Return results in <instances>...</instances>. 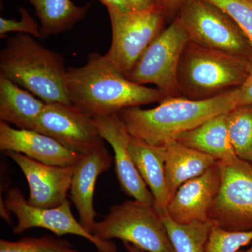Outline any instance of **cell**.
I'll return each instance as SVG.
<instances>
[{"instance_id": "6da1fadb", "label": "cell", "mask_w": 252, "mask_h": 252, "mask_svg": "<svg viewBox=\"0 0 252 252\" xmlns=\"http://www.w3.org/2000/svg\"><path fill=\"white\" fill-rule=\"evenodd\" d=\"M66 89L73 105L93 117L117 114L130 107L160 102L161 91L127 79L107 55L93 53L80 67H68Z\"/></svg>"}, {"instance_id": "7a4b0ae2", "label": "cell", "mask_w": 252, "mask_h": 252, "mask_svg": "<svg viewBox=\"0 0 252 252\" xmlns=\"http://www.w3.org/2000/svg\"><path fill=\"white\" fill-rule=\"evenodd\" d=\"M238 88L205 99L166 97L154 108L140 107L117 113L131 137L156 147H165L184 132L238 107Z\"/></svg>"}, {"instance_id": "3957f363", "label": "cell", "mask_w": 252, "mask_h": 252, "mask_svg": "<svg viewBox=\"0 0 252 252\" xmlns=\"http://www.w3.org/2000/svg\"><path fill=\"white\" fill-rule=\"evenodd\" d=\"M67 68L62 54L28 34L8 37L0 52V75L45 103L72 104L65 85Z\"/></svg>"}, {"instance_id": "277c9868", "label": "cell", "mask_w": 252, "mask_h": 252, "mask_svg": "<svg viewBox=\"0 0 252 252\" xmlns=\"http://www.w3.org/2000/svg\"><path fill=\"white\" fill-rule=\"evenodd\" d=\"M252 67L250 60L189 41L179 66L181 96L205 99L236 89L247 80Z\"/></svg>"}, {"instance_id": "5b68a950", "label": "cell", "mask_w": 252, "mask_h": 252, "mask_svg": "<svg viewBox=\"0 0 252 252\" xmlns=\"http://www.w3.org/2000/svg\"><path fill=\"white\" fill-rule=\"evenodd\" d=\"M91 233L101 240L119 239L147 252H175L162 215L154 206L135 200L111 207Z\"/></svg>"}, {"instance_id": "8992f818", "label": "cell", "mask_w": 252, "mask_h": 252, "mask_svg": "<svg viewBox=\"0 0 252 252\" xmlns=\"http://www.w3.org/2000/svg\"><path fill=\"white\" fill-rule=\"evenodd\" d=\"M177 17L194 44L252 61V47L246 36L215 5L205 0H186Z\"/></svg>"}, {"instance_id": "52a82bcc", "label": "cell", "mask_w": 252, "mask_h": 252, "mask_svg": "<svg viewBox=\"0 0 252 252\" xmlns=\"http://www.w3.org/2000/svg\"><path fill=\"white\" fill-rule=\"evenodd\" d=\"M189 41L187 31L177 16L144 51L127 79L140 85L153 84L166 97L181 96L179 66Z\"/></svg>"}, {"instance_id": "ba28073f", "label": "cell", "mask_w": 252, "mask_h": 252, "mask_svg": "<svg viewBox=\"0 0 252 252\" xmlns=\"http://www.w3.org/2000/svg\"><path fill=\"white\" fill-rule=\"evenodd\" d=\"M107 11L112 39L106 55L127 77L144 51L162 31L166 15L160 6L142 11Z\"/></svg>"}, {"instance_id": "9c48e42d", "label": "cell", "mask_w": 252, "mask_h": 252, "mask_svg": "<svg viewBox=\"0 0 252 252\" xmlns=\"http://www.w3.org/2000/svg\"><path fill=\"white\" fill-rule=\"evenodd\" d=\"M218 164L221 181L209 220L225 230H252V164L240 158Z\"/></svg>"}, {"instance_id": "30bf717a", "label": "cell", "mask_w": 252, "mask_h": 252, "mask_svg": "<svg viewBox=\"0 0 252 252\" xmlns=\"http://www.w3.org/2000/svg\"><path fill=\"white\" fill-rule=\"evenodd\" d=\"M4 204L17 219V224L13 229L15 234H21L33 228H42L59 237L74 235L85 238L98 252H118L114 242L97 238L74 218L67 199L59 206L40 208L30 205L19 189L12 188L8 191Z\"/></svg>"}, {"instance_id": "8fae6325", "label": "cell", "mask_w": 252, "mask_h": 252, "mask_svg": "<svg viewBox=\"0 0 252 252\" xmlns=\"http://www.w3.org/2000/svg\"><path fill=\"white\" fill-rule=\"evenodd\" d=\"M33 130L52 137L81 155L105 147L94 117L73 104L46 103Z\"/></svg>"}, {"instance_id": "7c38bea8", "label": "cell", "mask_w": 252, "mask_h": 252, "mask_svg": "<svg viewBox=\"0 0 252 252\" xmlns=\"http://www.w3.org/2000/svg\"><path fill=\"white\" fill-rule=\"evenodd\" d=\"M14 160L28 182L30 205L40 208L59 206L67 200L74 166H56L36 161L22 154L4 152Z\"/></svg>"}, {"instance_id": "4fadbf2b", "label": "cell", "mask_w": 252, "mask_h": 252, "mask_svg": "<svg viewBox=\"0 0 252 252\" xmlns=\"http://www.w3.org/2000/svg\"><path fill=\"white\" fill-rule=\"evenodd\" d=\"M99 135L114 152L115 172L123 191L137 201L154 206V198L137 171L128 151L130 135L117 114L94 117Z\"/></svg>"}, {"instance_id": "5bb4252c", "label": "cell", "mask_w": 252, "mask_h": 252, "mask_svg": "<svg viewBox=\"0 0 252 252\" xmlns=\"http://www.w3.org/2000/svg\"><path fill=\"white\" fill-rule=\"evenodd\" d=\"M221 174L218 162L203 175L187 181L170 199L166 214L181 223L209 220V213L220 191Z\"/></svg>"}, {"instance_id": "9a60e30c", "label": "cell", "mask_w": 252, "mask_h": 252, "mask_svg": "<svg viewBox=\"0 0 252 252\" xmlns=\"http://www.w3.org/2000/svg\"><path fill=\"white\" fill-rule=\"evenodd\" d=\"M0 150L22 154L28 158L56 166L75 165L83 155L75 153L52 137L33 130L16 129L0 122Z\"/></svg>"}, {"instance_id": "2e32d148", "label": "cell", "mask_w": 252, "mask_h": 252, "mask_svg": "<svg viewBox=\"0 0 252 252\" xmlns=\"http://www.w3.org/2000/svg\"><path fill=\"white\" fill-rule=\"evenodd\" d=\"M112 164V156L105 146L83 155L74 166L69 189L70 198L79 213V221L90 233L97 215L94 206L96 181L101 174L110 168Z\"/></svg>"}, {"instance_id": "e0dca14e", "label": "cell", "mask_w": 252, "mask_h": 252, "mask_svg": "<svg viewBox=\"0 0 252 252\" xmlns=\"http://www.w3.org/2000/svg\"><path fill=\"white\" fill-rule=\"evenodd\" d=\"M127 147L137 171L153 195L154 207L165 215L170 200L165 180V147L149 145L131 136Z\"/></svg>"}, {"instance_id": "ac0fdd59", "label": "cell", "mask_w": 252, "mask_h": 252, "mask_svg": "<svg viewBox=\"0 0 252 252\" xmlns=\"http://www.w3.org/2000/svg\"><path fill=\"white\" fill-rule=\"evenodd\" d=\"M227 113L217 115L177 139L180 143L210 156L220 163H229L239 158L228 133Z\"/></svg>"}, {"instance_id": "d6986e66", "label": "cell", "mask_w": 252, "mask_h": 252, "mask_svg": "<svg viewBox=\"0 0 252 252\" xmlns=\"http://www.w3.org/2000/svg\"><path fill=\"white\" fill-rule=\"evenodd\" d=\"M165 180L169 196L171 199L181 186L215 165V158L187 147L178 141L165 146Z\"/></svg>"}, {"instance_id": "ffe728a7", "label": "cell", "mask_w": 252, "mask_h": 252, "mask_svg": "<svg viewBox=\"0 0 252 252\" xmlns=\"http://www.w3.org/2000/svg\"><path fill=\"white\" fill-rule=\"evenodd\" d=\"M46 103L0 75V120L18 129L34 130Z\"/></svg>"}, {"instance_id": "44dd1931", "label": "cell", "mask_w": 252, "mask_h": 252, "mask_svg": "<svg viewBox=\"0 0 252 252\" xmlns=\"http://www.w3.org/2000/svg\"><path fill=\"white\" fill-rule=\"evenodd\" d=\"M35 9L44 38L71 29L84 17L90 3L77 6L71 0H27Z\"/></svg>"}, {"instance_id": "7402d4cb", "label": "cell", "mask_w": 252, "mask_h": 252, "mask_svg": "<svg viewBox=\"0 0 252 252\" xmlns=\"http://www.w3.org/2000/svg\"><path fill=\"white\" fill-rule=\"evenodd\" d=\"M175 252H206V245L214 223L211 220L181 223L167 214L162 216Z\"/></svg>"}, {"instance_id": "603a6c76", "label": "cell", "mask_w": 252, "mask_h": 252, "mask_svg": "<svg viewBox=\"0 0 252 252\" xmlns=\"http://www.w3.org/2000/svg\"><path fill=\"white\" fill-rule=\"evenodd\" d=\"M227 122L235 154L252 165V104L232 109L227 114Z\"/></svg>"}, {"instance_id": "cb8c5ba5", "label": "cell", "mask_w": 252, "mask_h": 252, "mask_svg": "<svg viewBox=\"0 0 252 252\" xmlns=\"http://www.w3.org/2000/svg\"><path fill=\"white\" fill-rule=\"evenodd\" d=\"M0 252H84L73 248L67 240L50 235L23 238L17 241L0 240Z\"/></svg>"}, {"instance_id": "d4e9b609", "label": "cell", "mask_w": 252, "mask_h": 252, "mask_svg": "<svg viewBox=\"0 0 252 252\" xmlns=\"http://www.w3.org/2000/svg\"><path fill=\"white\" fill-rule=\"evenodd\" d=\"M252 243V230L236 231L214 224L206 245V252H238Z\"/></svg>"}, {"instance_id": "484cf974", "label": "cell", "mask_w": 252, "mask_h": 252, "mask_svg": "<svg viewBox=\"0 0 252 252\" xmlns=\"http://www.w3.org/2000/svg\"><path fill=\"white\" fill-rule=\"evenodd\" d=\"M223 11L240 28L252 47V0H205Z\"/></svg>"}, {"instance_id": "4316f807", "label": "cell", "mask_w": 252, "mask_h": 252, "mask_svg": "<svg viewBox=\"0 0 252 252\" xmlns=\"http://www.w3.org/2000/svg\"><path fill=\"white\" fill-rule=\"evenodd\" d=\"M19 11L21 16L19 21L0 18V37L4 39L8 33L17 32L30 34L36 39H44L40 25L25 8H20Z\"/></svg>"}, {"instance_id": "83f0119b", "label": "cell", "mask_w": 252, "mask_h": 252, "mask_svg": "<svg viewBox=\"0 0 252 252\" xmlns=\"http://www.w3.org/2000/svg\"><path fill=\"white\" fill-rule=\"evenodd\" d=\"M238 107L252 104V67L248 79L238 87Z\"/></svg>"}, {"instance_id": "f1b7e54d", "label": "cell", "mask_w": 252, "mask_h": 252, "mask_svg": "<svg viewBox=\"0 0 252 252\" xmlns=\"http://www.w3.org/2000/svg\"><path fill=\"white\" fill-rule=\"evenodd\" d=\"M186 0H158V4L163 9L167 16H171L180 11Z\"/></svg>"}, {"instance_id": "f546056e", "label": "cell", "mask_w": 252, "mask_h": 252, "mask_svg": "<svg viewBox=\"0 0 252 252\" xmlns=\"http://www.w3.org/2000/svg\"><path fill=\"white\" fill-rule=\"evenodd\" d=\"M131 11H142L159 6L158 0H126Z\"/></svg>"}, {"instance_id": "4dcf8cb0", "label": "cell", "mask_w": 252, "mask_h": 252, "mask_svg": "<svg viewBox=\"0 0 252 252\" xmlns=\"http://www.w3.org/2000/svg\"><path fill=\"white\" fill-rule=\"evenodd\" d=\"M107 7V9H115L123 12L130 11L126 0H99Z\"/></svg>"}, {"instance_id": "1f68e13d", "label": "cell", "mask_w": 252, "mask_h": 252, "mask_svg": "<svg viewBox=\"0 0 252 252\" xmlns=\"http://www.w3.org/2000/svg\"><path fill=\"white\" fill-rule=\"evenodd\" d=\"M124 247H125L126 250H127V252H147L144 251V250H141V249L137 248V247L134 246L132 244L128 243H123Z\"/></svg>"}, {"instance_id": "d6a6232c", "label": "cell", "mask_w": 252, "mask_h": 252, "mask_svg": "<svg viewBox=\"0 0 252 252\" xmlns=\"http://www.w3.org/2000/svg\"><path fill=\"white\" fill-rule=\"evenodd\" d=\"M238 252H252V243L250 248L248 249V250H245V251H239Z\"/></svg>"}, {"instance_id": "836d02e7", "label": "cell", "mask_w": 252, "mask_h": 252, "mask_svg": "<svg viewBox=\"0 0 252 252\" xmlns=\"http://www.w3.org/2000/svg\"></svg>"}]
</instances>
